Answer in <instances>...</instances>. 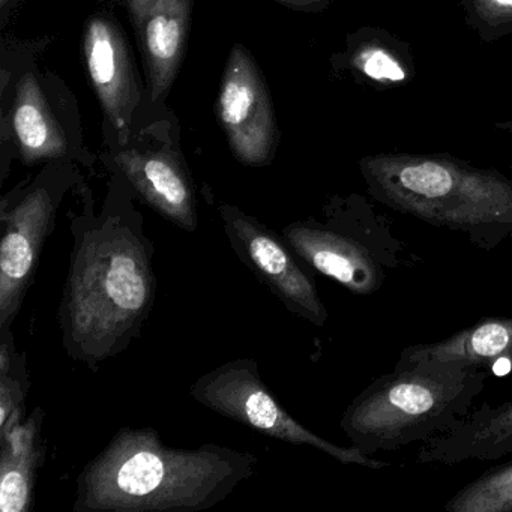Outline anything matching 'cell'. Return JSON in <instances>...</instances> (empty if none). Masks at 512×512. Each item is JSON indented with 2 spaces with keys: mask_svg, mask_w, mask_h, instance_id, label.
<instances>
[{
  "mask_svg": "<svg viewBox=\"0 0 512 512\" xmlns=\"http://www.w3.org/2000/svg\"><path fill=\"white\" fill-rule=\"evenodd\" d=\"M464 22L484 43L512 32V0H461Z\"/></svg>",
  "mask_w": 512,
  "mask_h": 512,
  "instance_id": "20",
  "label": "cell"
},
{
  "mask_svg": "<svg viewBox=\"0 0 512 512\" xmlns=\"http://www.w3.org/2000/svg\"><path fill=\"white\" fill-rule=\"evenodd\" d=\"M113 163L121 178L149 208L178 229L196 232V191L190 173L175 154L124 149L115 155Z\"/></svg>",
  "mask_w": 512,
  "mask_h": 512,
  "instance_id": "10",
  "label": "cell"
},
{
  "mask_svg": "<svg viewBox=\"0 0 512 512\" xmlns=\"http://www.w3.org/2000/svg\"><path fill=\"white\" fill-rule=\"evenodd\" d=\"M346 67L374 89L407 85L415 77L409 44L382 28H362L347 40Z\"/></svg>",
  "mask_w": 512,
  "mask_h": 512,
  "instance_id": "16",
  "label": "cell"
},
{
  "mask_svg": "<svg viewBox=\"0 0 512 512\" xmlns=\"http://www.w3.org/2000/svg\"><path fill=\"white\" fill-rule=\"evenodd\" d=\"M218 212L227 241L241 263L287 311L319 328L325 326L329 314L313 271L296 256L283 236L236 206L221 205Z\"/></svg>",
  "mask_w": 512,
  "mask_h": 512,
  "instance_id": "8",
  "label": "cell"
},
{
  "mask_svg": "<svg viewBox=\"0 0 512 512\" xmlns=\"http://www.w3.org/2000/svg\"><path fill=\"white\" fill-rule=\"evenodd\" d=\"M28 364L25 353H20L13 331L0 334V431L19 424L26 418L28 398Z\"/></svg>",
  "mask_w": 512,
  "mask_h": 512,
  "instance_id": "18",
  "label": "cell"
},
{
  "mask_svg": "<svg viewBox=\"0 0 512 512\" xmlns=\"http://www.w3.org/2000/svg\"><path fill=\"white\" fill-rule=\"evenodd\" d=\"M190 395L206 409L272 439L311 446L343 464L374 470L391 466L355 446L335 445L296 421L265 385L254 359H233L208 371L191 385Z\"/></svg>",
  "mask_w": 512,
  "mask_h": 512,
  "instance_id": "6",
  "label": "cell"
},
{
  "mask_svg": "<svg viewBox=\"0 0 512 512\" xmlns=\"http://www.w3.org/2000/svg\"><path fill=\"white\" fill-rule=\"evenodd\" d=\"M400 358L454 359L482 368L499 361L512 364V317H485L445 340L406 347Z\"/></svg>",
  "mask_w": 512,
  "mask_h": 512,
  "instance_id": "17",
  "label": "cell"
},
{
  "mask_svg": "<svg viewBox=\"0 0 512 512\" xmlns=\"http://www.w3.org/2000/svg\"><path fill=\"white\" fill-rule=\"evenodd\" d=\"M368 196L398 214L463 233L482 251L512 241V179L446 154H374L359 163Z\"/></svg>",
  "mask_w": 512,
  "mask_h": 512,
  "instance_id": "3",
  "label": "cell"
},
{
  "mask_svg": "<svg viewBox=\"0 0 512 512\" xmlns=\"http://www.w3.org/2000/svg\"><path fill=\"white\" fill-rule=\"evenodd\" d=\"M11 4V0H0V8H2V13H7L8 5Z\"/></svg>",
  "mask_w": 512,
  "mask_h": 512,
  "instance_id": "23",
  "label": "cell"
},
{
  "mask_svg": "<svg viewBox=\"0 0 512 512\" xmlns=\"http://www.w3.org/2000/svg\"><path fill=\"white\" fill-rule=\"evenodd\" d=\"M83 50L101 106L113 127L125 136L139 101V88L124 34L113 20L92 17L86 25Z\"/></svg>",
  "mask_w": 512,
  "mask_h": 512,
  "instance_id": "11",
  "label": "cell"
},
{
  "mask_svg": "<svg viewBox=\"0 0 512 512\" xmlns=\"http://www.w3.org/2000/svg\"><path fill=\"white\" fill-rule=\"evenodd\" d=\"M248 451L203 443L173 448L155 428H122L77 478L74 512H199L256 472Z\"/></svg>",
  "mask_w": 512,
  "mask_h": 512,
  "instance_id": "2",
  "label": "cell"
},
{
  "mask_svg": "<svg viewBox=\"0 0 512 512\" xmlns=\"http://www.w3.org/2000/svg\"><path fill=\"white\" fill-rule=\"evenodd\" d=\"M487 368L463 361L398 358L341 416L340 427L364 454L395 452L457 427L487 385Z\"/></svg>",
  "mask_w": 512,
  "mask_h": 512,
  "instance_id": "4",
  "label": "cell"
},
{
  "mask_svg": "<svg viewBox=\"0 0 512 512\" xmlns=\"http://www.w3.org/2000/svg\"><path fill=\"white\" fill-rule=\"evenodd\" d=\"M44 412L37 407L19 424L0 431V511L29 512L44 461Z\"/></svg>",
  "mask_w": 512,
  "mask_h": 512,
  "instance_id": "14",
  "label": "cell"
},
{
  "mask_svg": "<svg viewBox=\"0 0 512 512\" xmlns=\"http://www.w3.org/2000/svg\"><path fill=\"white\" fill-rule=\"evenodd\" d=\"M148 67L152 98L166 94L178 74L191 19V0H125Z\"/></svg>",
  "mask_w": 512,
  "mask_h": 512,
  "instance_id": "12",
  "label": "cell"
},
{
  "mask_svg": "<svg viewBox=\"0 0 512 512\" xmlns=\"http://www.w3.org/2000/svg\"><path fill=\"white\" fill-rule=\"evenodd\" d=\"M13 128L23 163L59 160L68 154L64 130L53 116L40 83L25 74L17 83Z\"/></svg>",
  "mask_w": 512,
  "mask_h": 512,
  "instance_id": "15",
  "label": "cell"
},
{
  "mask_svg": "<svg viewBox=\"0 0 512 512\" xmlns=\"http://www.w3.org/2000/svg\"><path fill=\"white\" fill-rule=\"evenodd\" d=\"M512 454V400L473 406L448 433L421 443L415 463L455 466L466 461H494Z\"/></svg>",
  "mask_w": 512,
  "mask_h": 512,
  "instance_id": "13",
  "label": "cell"
},
{
  "mask_svg": "<svg viewBox=\"0 0 512 512\" xmlns=\"http://www.w3.org/2000/svg\"><path fill=\"white\" fill-rule=\"evenodd\" d=\"M280 4L298 8V10H322L331 0H278Z\"/></svg>",
  "mask_w": 512,
  "mask_h": 512,
  "instance_id": "21",
  "label": "cell"
},
{
  "mask_svg": "<svg viewBox=\"0 0 512 512\" xmlns=\"http://www.w3.org/2000/svg\"><path fill=\"white\" fill-rule=\"evenodd\" d=\"M130 193L110 194L101 212L70 214V268L58 310L68 358L98 371L142 335L157 299L155 247Z\"/></svg>",
  "mask_w": 512,
  "mask_h": 512,
  "instance_id": "1",
  "label": "cell"
},
{
  "mask_svg": "<svg viewBox=\"0 0 512 512\" xmlns=\"http://www.w3.org/2000/svg\"><path fill=\"white\" fill-rule=\"evenodd\" d=\"M64 185L40 178L2 199L0 223V334L13 331L17 314L37 277L41 253L55 230Z\"/></svg>",
  "mask_w": 512,
  "mask_h": 512,
  "instance_id": "7",
  "label": "cell"
},
{
  "mask_svg": "<svg viewBox=\"0 0 512 512\" xmlns=\"http://www.w3.org/2000/svg\"><path fill=\"white\" fill-rule=\"evenodd\" d=\"M449 512H512V461L491 467L461 487L448 502Z\"/></svg>",
  "mask_w": 512,
  "mask_h": 512,
  "instance_id": "19",
  "label": "cell"
},
{
  "mask_svg": "<svg viewBox=\"0 0 512 512\" xmlns=\"http://www.w3.org/2000/svg\"><path fill=\"white\" fill-rule=\"evenodd\" d=\"M497 128H499V130L505 131V133L508 134L509 139L512 140V116L508 119V121L499 122V124H497Z\"/></svg>",
  "mask_w": 512,
  "mask_h": 512,
  "instance_id": "22",
  "label": "cell"
},
{
  "mask_svg": "<svg viewBox=\"0 0 512 512\" xmlns=\"http://www.w3.org/2000/svg\"><path fill=\"white\" fill-rule=\"evenodd\" d=\"M217 115L230 149L245 166H266L274 157L277 125L262 73L244 46L227 59Z\"/></svg>",
  "mask_w": 512,
  "mask_h": 512,
  "instance_id": "9",
  "label": "cell"
},
{
  "mask_svg": "<svg viewBox=\"0 0 512 512\" xmlns=\"http://www.w3.org/2000/svg\"><path fill=\"white\" fill-rule=\"evenodd\" d=\"M281 236L311 271L356 296L374 295L392 271L422 260L395 233L391 218L361 194L334 197L322 218L287 224Z\"/></svg>",
  "mask_w": 512,
  "mask_h": 512,
  "instance_id": "5",
  "label": "cell"
}]
</instances>
